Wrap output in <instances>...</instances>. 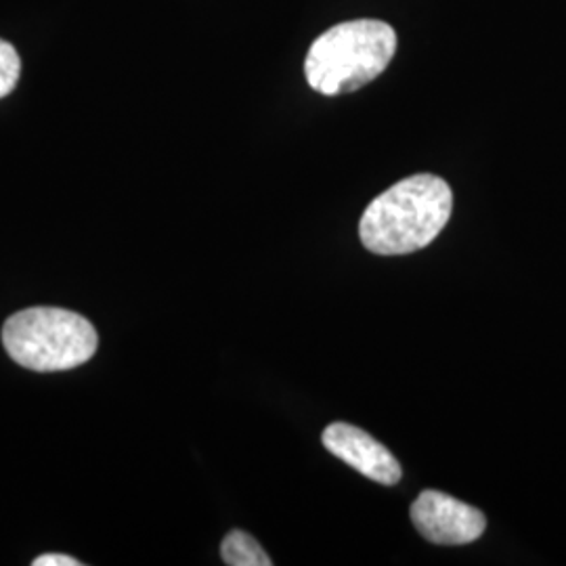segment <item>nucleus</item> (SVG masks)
Listing matches in <instances>:
<instances>
[{
  "instance_id": "1",
  "label": "nucleus",
  "mask_w": 566,
  "mask_h": 566,
  "mask_svg": "<svg viewBox=\"0 0 566 566\" xmlns=\"http://www.w3.org/2000/svg\"><path fill=\"white\" fill-rule=\"evenodd\" d=\"M453 208L451 187L437 175H413L392 185L365 208L359 238L380 256L411 254L446 229Z\"/></svg>"
},
{
  "instance_id": "2",
  "label": "nucleus",
  "mask_w": 566,
  "mask_h": 566,
  "mask_svg": "<svg viewBox=\"0 0 566 566\" xmlns=\"http://www.w3.org/2000/svg\"><path fill=\"white\" fill-rule=\"evenodd\" d=\"M397 51L395 30L378 20L344 21L313 42L304 74L311 88L334 97L376 81Z\"/></svg>"
},
{
  "instance_id": "3",
  "label": "nucleus",
  "mask_w": 566,
  "mask_h": 566,
  "mask_svg": "<svg viewBox=\"0 0 566 566\" xmlns=\"http://www.w3.org/2000/svg\"><path fill=\"white\" fill-rule=\"evenodd\" d=\"M9 357L32 371H65L86 364L97 346V329L74 311L34 306L15 313L2 327Z\"/></svg>"
},
{
  "instance_id": "4",
  "label": "nucleus",
  "mask_w": 566,
  "mask_h": 566,
  "mask_svg": "<svg viewBox=\"0 0 566 566\" xmlns=\"http://www.w3.org/2000/svg\"><path fill=\"white\" fill-rule=\"evenodd\" d=\"M411 521L422 537L439 546L472 544L486 528L481 510L434 489H426L413 502Z\"/></svg>"
},
{
  "instance_id": "5",
  "label": "nucleus",
  "mask_w": 566,
  "mask_h": 566,
  "mask_svg": "<svg viewBox=\"0 0 566 566\" xmlns=\"http://www.w3.org/2000/svg\"><path fill=\"white\" fill-rule=\"evenodd\" d=\"M322 441L325 449L343 460L344 464L355 468L359 474L380 485H397L403 476L397 458L357 426L334 422L325 428Z\"/></svg>"
},
{
  "instance_id": "6",
  "label": "nucleus",
  "mask_w": 566,
  "mask_h": 566,
  "mask_svg": "<svg viewBox=\"0 0 566 566\" xmlns=\"http://www.w3.org/2000/svg\"><path fill=\"white\" fill-rule=\"evenodd\" d=\"M221 556L224 565L229 566H271L273 560L266 556L261 544L243 533V531H231L223 539Z\"/></svg>"
},
{
  "instance_id": "7",
  "label": "nucleus",
  "mask_w": 566,
  "mask_h": 566,
  "mask_svg": "<svg viewBox=\"0 0 566 566\" xmlns=\"http://www.w3.org/2000/svg\"><path fill=\"white\" fill-rule=\"evenodd\" d=\"M21 60L13 44L0 41V99L13 93L20 81Z\"/></svg>"
},
{
  "instance_id": "8",
  "label": "nucleus",
  "mask_w": 566,
  "mask_h": 566,
  "mask_svg": "<svg viewBox=\"0 0 566 566\" xmlns=\"http://www.w3.org/2000/svg\"><path fill=\"white\" fill-rule=\"evenodd\" d=\"M34 566H81V560L65 554H44L34 560Z\"/></svg>"
}]
</instances>
